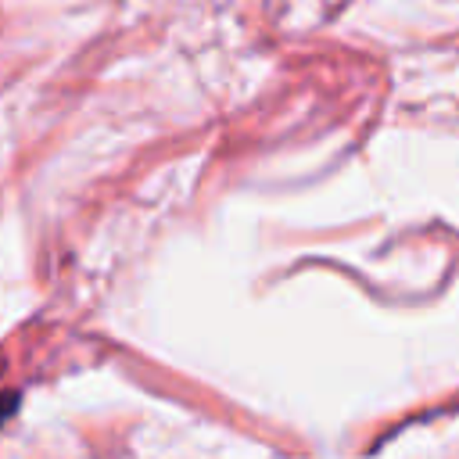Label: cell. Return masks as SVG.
<instances>
[{
	"label": "cell",
	"mask_w": 459,
	"mask_h": 459,
	"mask_svg": "<svg viewBox=\"0 0 459 459\" xmlns=\"http://www.w3.org/2000/svg\"><path fill=\"white\" fill-rule=\"evenodd\" d=\"M14 405H18V394H0V423L14 412Z\"/></svg>",
	"instance_id": "1"
}]
</instances>
